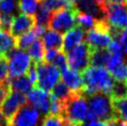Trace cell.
<instances>
[{
  "instance_id": "obj_2",
  "label": "cell",
  "mask_w": 127,
  "mask_h": 126,
  "mask_svg": "<svg viewBox=\"0 0 127 126\" xmlns=\"http://www.w3.org/2000/svg\"><path fill=\"white\" fill-rule=\"evenodd\" d=\"M88 113L86 121L89 120H100L105 122L118 121L112 106V99L108 94L96 93L88 96Z\"/></svg>"
},
{
  "instance_id": "obj_12",
  "label": "cell",
  "mask_w": 127,
  "mask_h": 126,
  "mask_svg": "<svg viewBox=\"0 0 127 126\" xmlns=\"http://www.w3.org/2000/svg\"><path fill=\"white\" fill-rule=\"evenodd\" d=\"M27 102L38 110L43 115L49 114L50 108V95L46 91H44L39 87H33L27 94Z\"/></svg>"
},
{
  "instance_id": "obj_18",
  "label": "cell",
  "mask_w": 127,
  "mask_h": 126,
  "mask_svg": "<svg viewBox=\"0 0 127 126\" xmlns=\"http://www.w3.org/2000/svg\"><path fill=\"white\" fill-rule=\"evenodd\" d=\"M7 84L10 91L18 92L21 94H28L32 89V84L26 76H21L18 78H8Z\"/></svg>"
},
{
  "instance_id": "obj_1",
  "label": "cell",
  "mask_w": 127,
  "mask_h": 126,
  "mask_svg": "<svg viewBox=\"0 0 127 126\" xmlns=\"http://www.w3.org/2000/svg\"><path fill=\"white\" fill-rule=\"evenodd\" d=\"M84 87L82 94L85 98L96 93L110 95L115 80L104 67L89 66L83 72Z\"/></svg>"
},
{
  "instance_id": "obj_22",
  "label": "cell",
  "mask_w": 127,
  "mask_h": 126,
  "mask_svg": "<svg viewBox=\"0 0 127 126\" xmlns=\"http://www.w3.org/2000/svg\"><path fill=\"white\" fill-rule=\"evenodd\" d=\"M28 55L33 63L37 64L42 62L45 55V47L41 40L37 39L31 45V46L28 48Z\"/></svg>"
},
{
  "instance_id": "obj_43",
  "label": "cell",
  "mask_w": 127,
  "mask_h": 126,
  "mask_svg": "<svg viewBox=\"0 0 127 126\" xmlns=\"http://www.w3.org/2000/svg\"><path fill=\"white\" fill-rule=\"evenodd\" d=\"M65 1L70 4V5H73V6L78 2V0H65Z\"/></svg>"
},
{
  "instance_id": "obj_6",
  "label": "cell",
  "mask_w": 127,
  "mask_h": 126,
  "mask_svg": "<svg viewBox=\"0 0 127 126\" xmlns=\"http://www.w3.org/2000/svg\"><path fill=\"white\" fill-rule=\"evenodd\" d=\"M8 68V78H18L24 76L32 65V60L24 50L15 48L6 57Z\"/></svg>"
},
{
  "instance_id": "obj_4",
  "label": "cell",
  "mask_w": 127,
  "mask_h": 126,
  "mask_svg": "<svg viewBox=\"0 0 127 126\" xmlns=\"http://www.w3.org/2000/svg\"><path fill=\"white\" fill-rule=\"evenodd\" d=\"M85 39L86 44L93 50L108 48L112 38L109 33V25L106 20L96 21L94 28L86 32Z\"/></svg>"
},
{
  "instance_id": "obj_8",
  "label": "cell",
  "mask_w": 127,
  "mask_h": 126,
  "mask_svg": "<svg viewBox=\"0 0 127 126\" xmlns=\"http://www.w3.org/2000/svg\"><path fill=\"white\" fill-rule=\"evenodd\" d=\"M92 49L86 43H82L67 53L68 67L71 70L83 72L90 66V54Z\"/></svg>"
},
{
  "instance_id": "obj_17",
  "label": "cell",
  "mask_w": 127,
  "mask_h": 126,
  "mask_svg": "<svg viewBox=\"0 0 127 126\" xmlns=\"http://www.w3.org/2000/svg\"><path fill=\"white\" fill-rule=\"evenodd\" d=\"M43 46L46 50L47 49H55L60 50L63 45V37L62 34L51 29H47L42 35Z\"/></svg>"
},
{
  "instance_id": "obj_28",
  "label": "cell",
  "mask_w": 127,
  "mask_h": 126,
  "mask_svg": "<svg viewBox=\"0 0 127 126\" xmlns=\"http://www.w3.org/2000/svg\"><path fill=\"white\" fill-rule=\"evenodd\" d=\"M51 16H52V12L47 10L46 7L40 6L37 12H36V16L34 17L36 25L42 26L45 28L48 27V23H49Z\"/></svg>"
},
{
  "instance_id": "obj_34",
  "label": "cell",
  "mask_w": 127,
  "mask_h": 126,
  "mask_svg": "<svg viewBox=\"0 0 127 126\" xmlns=\"http://www.w3.org/2000/svg\"><path fill=\"white\" fill-rule=\"evenodd\" d=\"M13 18V15L0 13V31L9 32L11 30Z\"/></svg>"
},
{
  "instance_id": "obj_15",
  "label": "cell",
  "mask_w": 127,
  "mask_h": 126,
  "mask_svg": "<svg viewBox=\"0 0 127 126\" xmlns=\"http://www.w3.org/2000/svg\"><path fill=\"white\" fill-rule=\"evenodd\" d=\"M60 76L62 79V83L71 90L72 94L82 93L84 87V81L81 72L71 70L68 67L61 70Z\"/></svg>"
},
{
  "instance_id": "obj_29",
  "label": "cell",
  "mask_w": 127,
  "mask_h": 126,
  "mask_svg": "<svg viewBox=\"0 0 127 126\" xmlns=\"http://www.w3.org/2000/svg\"><path fill=\"white\" fill-rule=\"evenodd\" d=\"M18 9V0H0V13L12 15Z\"/></svg>"
},
{
  "instance_id": "obj_36",
  "label": "cell",
  "mask_w": 127,
  "mask_h": 126,
  "mask_svg": "<svg viewBox=\"0 0 127 126\" xmlns=\"http://www.w3.org/2000/svg\"><path fill=\"white\" fill-rule=\"evenodd\" d=\"M52 64L55 65L56 67H58L61 70L68 68V60L66 54L63 51H60L56 56V58H55V60H53Z\"/></svg>"
},
{
  "instance_id": "obj_35",
  "label": "cell",
  "mask_w": 127,
  "mask_h": 126,
  "mask_svg": "<svg viewBox=\"0 0 127 126\" xmlns=\"http://www.w3.org/2000/svg\"><path fill=\"white\" fill-rule=\"evenodd\" d=\"M8 79V68L6 57L0 56V84L6 83Z\"/></svg>"
},
{
  "instance_id": "obj_40",
  "label": "cell",
  "mask_w": 127,
  "mask_h": 126,
  "mask_svg": "<svg viewBox=\"0 0 127 126\" xmlns=\"http://www.w3.org/2000/svg\"><path fill=\"white\" fill-rule=\"evenodd\" d=\"M109 126H127V123H124L121 121H114L109 123Z\"/></svg>"
},
{
  "instance_id": "obj_31",
  "label": "cell",
  "mask_w": 127,
  "mask_h": 126,
  "mask_svg": "<svg viewBox=\"0 0 127 126\" xmlns=\"http://www.w3.org/2000/svg\"><path fill=\"white\" fill-rule=\"evenodd\" d=\"M127 84L126 82H116L113 86V89L110 94L111 99L114 98H123L127 97Z\"/></svg>"
},
{
  "instance_id": "obj_25",
  "label": "cell",
  "mask_w": 127,
  "mask_h": 126,
  "mask_svg": "<svg viewBox=\"0 0 127 126\" xmlns=\"http://www.w3.org/2000/svg\"><path fill=\"white\" fill-rule=\"evenodd\" d=\"M96 20L93 18L91 15L82 13V12H77L76 15V23L79 27H81L84 31H87L94 28Z\"/></svg>"
},
{
  "instance_id": "obj_48",
  "label": "cell",
  "mask_w": 127,
  "mask_h": 126,
  "mask_svg": "<svg viewBox=\"0 0 127 126\" xmlns=\"http://www.w3.org/2000/svg\"><path fill=\"white\" fill-rule=\"evenodd\" d=\"M0 126H2V125H0Z\"/></svg>"
},
{
  "instance_id": "obj_10",
  "label": "cell",
  "mask_w": 127,
  "mask_h": 126,
  "mask_svg": "<svg viewBox=\"0 0 127 126\" xmlns=\"http://www.w3.org/2000/svg\"><path fill=\"white\" fill-rule=\"evenodd\" d=\"M105 15L107 22L110 27L124 30L127 22V7L125 5L112 4L107 1Z\"/></svg>"
},
{
  "instance_id": "obj_16",
  "label": "cell",
  "mask_w": 127,
  "mask_h": 126,
  "mask_svg": "<svg viewBox=\"0 0 127 126\" xmlns=\"http://www.w3.org/2000/svg\"><path fill=\"white\" fill-rule=\"evenodd\" d=\"M85 37V31H84L79 26H74L73 28L65 32L63 37V45H62V51L67 54L69 51L74 48L75 46H79L83 43Z\"/></svg>"
},
{
  "instance_id": "obj_33",
  "label": "cell",
  "mask_w": 127,
  "mask_h": 126,
  "mask_svg": "<svg viewBox=\"0 0 127 126\" xmlns=\"http://www.w3.org/2000/svg\"><path fill=\"white\" fill-rule=\"evenodd\" d=\"M108 52L109 53L110 56L124 59V50H123V47L119 41H117V40H112L110 42V44L108 46Z\"/></svg>"
},
{
  "instance_id": "obj_14",
  "label": "cell",
  "mask_w": 127,
  "mask_h": 126,
  "mask_svg": "<svg viewBox=\"0 0 127 126\" xmlns=\"http://www.w3.org/2000/svg\"><path fill=\"white\" fill-rule=\"evenodd\" d=\"M74 7L78 12L91 15L96 21L106 20L105 5H99L94 0H78Z\"/></svg>"
},
{
  "instance_id": "obj_49",
  "label": "cell",
  "mask_w": 127,
  "mask_h": 126,
  "mask_svg": "<svg viewBox=\"0 0 127 126\" xmlns=\"http://www.w3.org/2000/svg\"></svg>"
},
{
  "instance_id": "obj_45",
  "label": "cell",
  "mask_w": 127,
  "mask_h": 126,
  "mask_svg": "<svg viewBox=\"0 0 127 126\" xmlns=\"http://www.w3.org/2000/svg\"><path fill=\"white\" fill-rule=\"evenodd\" d=\"M124 30H125V31H127V22H126V24H125V27H124Z\"/></svg>"
},
{
  "instance_id": "obj_37",
  "label": "cell",
  "mask_w": 127,
  "mask_h": 126,
  "mask_svg": "<svg viewBox=\"0 0 127 126\" xmlns=\"http://www.w3.org/2000/svg\"><path fill=\"white\" fill-rule=\"evenodd\" d=\"M26 77L28 78L32 85H36L37 83V70H36V64L32 62L31 67L28 69L26 72Z\"/></svg>"
},
{
  "instance_id": "obj_47",
  "label": "cell",
  "mask_w": 127,
  "mask_h": 126,
  "mask_svg": "<svg viewBox=\"0 0 127 126\" xmlns=\"http://www.w3.org/2000/svg\"><path fill=\"white\" fill-rule=\"evenodd\" d=\"M126 83H127V80H126Z\"/></svg>"
},
{
  "instance_id": "obj_26",
  "label": "cell",
  "mask_w": 127,
  "mask_h": 126,
  "mask_svg": "<svg viewBox=\"0 0 127 126\" xmlns=\"http://www.w3.org/2000/svg\"><path fill=\"white\" fill-rule=\"evenodd\" d=\"M38 39V37L36 36V34L34 33V32L31 31L29 32H26L24 34L19 36L18 38H16L17 40V47L19 49H28L32 43L36 41Z\"/></svg>"
},
{
  "instance_id": "obj_30",
  "label": "cell",
  "mask_w": 127,
  "mask_h": 126,
  "mask_svg": "<svg viewBox=\"0 0 127 126\" xmlns=\"http://www.w3.org/2000/svg\"><path fill=\"white\" fill-rule=\"evenodd\" d=\"M109 74L116 82H126L127 80V65L123 62L115 69H113Z\"/></svg>"
},
{
  "instance_id": "obj_27",
  "label": "cell",
  "mask_w": 127,
  "mask_h": 126,
  "mask_svg": "<svg viewBox=\"0 0 127 126\" xmlns=\"http://www.w3.org/2000/svg\"><path fill=\"white\" fill-rule=\"evenodd\" d=\"M40 6L46 7L47 10L54 13L61 8L69 7L71 5L67 3L65 0H41Z\"/></svg>"
},
{
  "instance_id": "obj_3",
  "label": "cell",
  "mask_w": 127,
  "mask_h": 126,
  "mask_svg": "<svg viewBox=\"0 0 127 126\" xmlns=\"http://www.w3.org/2000/svg\"><path fill=\"white\" fill-rule=\"evenodd\" d=\"M88 106L86 98L82 93L72 94L66 102L62 117L65 120V126H78L86 121Z\"/></svg>"
},
{
  "instance_id": "obj_42",
  "label": "cell",
  "mask_w": 127,
  "mask_h": 126,
  "mask_svg": "<svg viewBox=\"0 0 127 126\" xmlns=\"http://www.w3.org/2000/svg\"><path fill=\"white\" fill-rule=\"evenodd\" d=\"M94 1L96 2L97 4H99V5H105L108 0H94Z\"/></svg>"
},
{
  "instance_id": "obj_19",
  "label": "cell",
  "mask_w": 127,
  "mask_h": 126,
  "mask_svg": "<svg viewBox=\"0 0 127 126\" xmlns=\"http://www.w3.org/2000/svg\"><path fill=\"white\" fill-rule=\"evenodd\" d=\"M15 48H17L16 38L9 32L0 31V56L7 57Z\"/></svg>"
},
{
  "instance_id": "obj_13",
  "label": "cell",
  "mask_w": 127,
  "mask_h": 126,
  "mask_svg": "<svg viewBox=\"0 0 127 126\" xmlns=\"http://www.w3.org/2000/svg\"><path fill=\"white\" fill-rule=\"evenodd\" d=\"M35 19L33 16H29L20 13L13 18L10 32L13 36H21L26 32H29L35 26Z\"/></svg>"
},
{
  "instance_id": "obj_20",
  "label": "cell",
  "mask_w": 127,
  "mask_h": 126,
  "mask_svg": "<svg viewBox=\"0 0 127 126\" xmlns=\"http://www.w3.org/2000/svg\"><path fill=\"white\" fill-rule=\"evenodd\" d=\"M109 58H110V55L106 49H101V50H93L92 49L91 54H90V61H89L90 66L104 67L105 68Z\"/></svg>"
},
{
  "instance_id": "obj_5",
  "label": "cell",
  "mask_w": 127,
  "mask_h": 126,
  "mask_svg": "<svg viewBox=\"0 0 127 126\" xmlns=\"http://www.w3.org/2000/svg\"><path fill=\"white\" fill-rule=\"evenodd\" d=\"M77 12V9L73 5L54 12L50 18L48 27L60 33L66 32L74 27L76 23Z\"/></svg>"
},
{
  "instance_id": "obj_23",
  "label": "cell",
  "mask_w": 127,
  "mask_h": 126,
  "mask_svg": "<svg viewBox=\"0 0 127 126\" xmlns=\"http://www.w3.org/2000/svg\"><path fill=\"white\" fill-rule=\"evenodd\" d=\"M112 106L118 120L127 123V97L114 98L112 99Z\"/></svg>"
},
{
  "instance_id": "obj_39",
  "label": "cell",
  "mask_w": 127,
  "mask_h": 126,
  "mask_svg": "<svg viewBox=\"0 0 127 126\" xmlns=\"http://www.w3.org/2000/svg\"><path fill=\"white\" fill-rule=\"evenodd\" d=\"M9 92H10V89H9V86L7 84V82L0 84V104L3 103L5 98L9 94Z\"/></svg>"
},
{
  "instance_id": "obj_46",
  "label": "cell",
  "mask_w": 127,
  "mask_h": 126,
  "mask_svg": "<svg viewBox=\"0 0 127 126\" xmlns=\"http://www.w3.org/2000/svg\"><path fill=\"white\" fill-rule=\"evenodd\" d=\"M126 84H127V83H126ZM126 95H127V94H126Z\"/></svg>"
},
{
  "instance_id": "obj_38",
  "label": "cell",
  "mask_w": 127,
  "mask_h": 126,
  "mask_svg": "<svg viewBox=\"0 0 127 126\" xmlns=\"http://www.w3.org/2000/svg\"><path fill=\"white\" fill-rule=\"evenodd\" d=\"M117 41H119V43H120L122 47H123L124 54H125L127 56V31L123 30V31L121 32Z\"/></svg>"
},
{
  "instance_id": "obj_44",
  "label": "cell",
  "mask_w": 127,
  "mask_h": 126,
  "mask_svg": "<svg viewBox=\"0 0 127 126\" xmlns=\"http://www.w3.org/2000/svg\"><path fill=\"white\" fill-rule=\"evenodd\" d=\"M4 121V117H3V114H2V110H1V108H0V125H1V123H3Z\"/></svg>"
},
{
  "instance_id": "obj_21",
  "label": "cell",
  "mask_w": 127,
  "mask_h": 126,
  "mask_svg": "<svg viewBox=\"0 0 127 126\" xmlns=\"http://www.w3.org/2000/svg\"><path fill=\"white\" fill-rule=\"evenodd\" d=\"M41 0H18V8L22 14L33 16L40 7Z\"/></svg>"
},
{
  "instance_id": "obj_9",
  "label": "cell",
  "mask_w": 127,
  "mask_h": 126,
  "mask_svg": "<svg viewBox=\"0 0 127 126\" xmlns=\"http://www.w3.org/2000/svg\"><path fill=\"white\" fill-rule=\"evenodd\" d=\"M40 112L29 104L19 109L7 126H39Z\"/></svg>"
},
{
  "instance_id": "obj_24",
  "label": "cell",
  "mask_w": 127,
  "mask_h": 126,
  "mask_svg": "<svg viewBox=\"0 0 127 126\" xmlns=\"http://www.w3.org/2000/svg\"><path fill=\"white\" fill-rule=\"evenodd\" d=\"M72 93L71 90L62 83V82H59L58 84L54 86V88L51 90V96L56 98L60 101L66 103V102L71 98Z\"/></svg>"
},
{
  "instance_id": "obj_32",
  "label": "cell",
  "mask_w": 127,
  "mask_h": 126,
  "mask_svg": "<svg viewBox=\"0 0 127 126\" xmlns=\"http://www.w3.org/2000/svg\"><path fill=\"white\" fill-rule=\"evenodd\" d=\"M41 126H65V120L62 116L46 115Z\"/></svg>"
},
{
  "instance_id": "obj_41",
  "label": "cell",
  "mask_w": 127,
  "mask_h": 126,
  "mask_svg": "<svg viewBox=\"0 0 127 126\" xmlns=\"http://www.w3.org/2000/svg\"><path fill=\"white\" fill-rule=\"evenodd\" d=\"M108 2L112 4H119V5H126L127 0H108Z\"/></svg>"
},
{
  "instance_id": "obj_11",
  "label": "cell",
  "mask_w": 127,
  "mask_h": 126,
  "mask_svg": "<svg viewBox=\"0 0 127 126\" xmlns=\"http://www.w3.org/2000/svg\"><path fill=\"white\" fill-rule=\"evenodd\" d=\"M27 104V98L23 94L10 91L2 103L1 110L6 123H8L12 117L18 112L21 108Z\"/></svg>"
},
{
  "instance_id": "obj_7",
  "label": "cell",
  "mask_w": 127,
  "mask_h": 126,
  "mask_svg": "<svg viewBox=\"0 0 127 126\" xmlns=\"http://www.w3.org/2000/svg\"><path fill=\"white\" fill-rule=\"evenodd\" d=\"M37 83L36 85L44 91H51L60 78V70L53 64L42 61L36 64Z\"/></svg>"
}]
</instances>
